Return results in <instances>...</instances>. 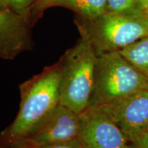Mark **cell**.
Wrapping results in <instances>:
<instances>
[{
    "instance_id": "6da1fadb",
    "label": "cell",
    "mask_w": 148,
    "mask_h": 148,
    "mask_svg": "<svg viewBox=\"0 0 148 148\" xmlns=\"http://www.w3.org/2000/svg\"><path fill=\"white\" fill-rule=\"evenodd\" d=\"M60 63L47 66L19 86L21 103L15 119L1 134L3 141L18 145L40 128L60 104Z\"/></svg>"
},
{
    "instance_id": "7a4b0ae2",
    "label": "cell",
    "mask_w": 148,
    "mask_h": 148,
    "mask_svg": "<svg viewBox=\"0 0 148 148\" xmlns=\"http://www.w3.org/2000/svg\"><path fill=\"white\" fill-rule=\"evenodd\" d=\"M81 38L96 54L119 51L148 36V12L138 8L125 12L107 11L93 19H75Z\"/></svg>"
},
{
    "instance_id": "3957f363",
    "label": "cell",
    "mask_w": 148,
    "mask_h": 148,
    "mask_svg": "<svg viewBox=\"0 0 148 148\" xmlns=\"http://www.w3.org/2000/svg\"><path fill=\"white\" fill-rule=\"evenodd\" d=\"M143 90H148V77L119 51L97 55L88 106L109 104Z\"/></svg>"
},
{
    "instance_id": "277c9868",
    "label": "cell",
    "mask_w": 148,
    "mask_h": 148,
    "mask_svg": "<svg viewBox=\"0 0 148 148\" xmlns=\"http://www.w3.org/2000/svg\"><path fill=\"white\" fill-rule=\"evenodd\" d=\"M97 55L81 38L60 59V103L80 114L88 106L93 90Z\"/></svg>"
},
{
    "instance_id": "5b68a950",
    "label": "cell",
    "mask_w": 148,
    "mask_h": 148,
    "mask_svg": "<svg viewBox=\"0 0 148 148\" xmlns=\"http://www.w3.org/2000/svg\"><path fill=\"white\" fill-rule=\"evenodd\" d=\"M78 138L84 148H127L128 140L114 120L99 106L79 114Z\"/></svg>"
},
{
    "instance_id": "8992f818",
    "label": "cell",
    "mask_w": 148,
    "mask_h": 148,
    "mask_svg": "<svg viewBox=\"0 0 148 148\" xmlns=\"http://www.w3.org/2000/svg\"><path fill=\"white\" fill-rule=\"evenodd\" d=\"M99 106L114 120L129 143L137 139L148 127V90Z\"/></svg>"
},
{
    "instance_id": "52a82bcc",
    "label": "cell",
    "mask_w": 148,
    "mask_h": 148,
    "mask_svg": "<svg viewBox=\"0 0 148 148\" xmlns=\"http://www.w3.org/2000/svg\"><path fill=\"white\" fill-rule=\"evenodd\" d=\"M79 132V114L60 103L40 128L18 145L38 148L75 139Z\"/></svg>"
},
{
    "instance_id": "ba28073f",
    "label": "cell",
    "mask_w": 148,
    "mask_h": 148,
    "mask_svg": "<svg viewBox=\"0 0 148 148\" xmlns=\"http://www.w3.org/2000/svg\"><path fill=\"white\" fill-rule=\"evenodd\" d=\"M29 18L8 8L0 10V58L12 60L30 50L32 40Z\"/></svg>"
},
{
    "instance_id": "9c48e42d",
    "label": "cell",
    "mask_w": 148,
    "mask_h": 148,
    "mask_svg": "<svg viewBox=\"0 0 148 148\" xmlns=\"http://www.w3.org/2000/svg\"><path fill=\"white\" fill-rule=\"evenodd\" d=\"M52 6H62L73 10L80 17L93 19L108 11L107 0H57Z\"/></svg>"
},
{
    "instance_id": "30bf717a",
    "label": "cell",
    "mask_w": 148,
    "mask_h": 148,
    "mask_svg": "<svg viewBox=\"0 0 148 148\" xmlns=\"http://www.w3.org/2000/svg\"><path fill=\"white\" fill-rule=\"evenodd\" d=\"M118 51L130 63L148 77V36Z\"/></svg>"
},
{
    "instance_id": "8fae6325",
    "label": "cell",
    "mask_w": 148,
    "mask_h": 148,
    "mask_svg": "<svg viewBox=\"0 0 148 148\" xmlns=\"http://www.w3.org/2000/svg\"><path fill=\"white\" fill-rule=\"evenodd\" d=\"M108 11L125 12L140 8L138 0H107Z\"/></svg>"
},
{
    "instance_id": "7c38bea8",
    "label": "cell",
    "mask_w": 148,
    "mask_h": 148,
    "mask_svg": "<svg viewBox=\"0 0 148 148\" xmlns=\"http://www.w3.org/2000/svg\"><path fill=\"white\" fill-rule=\"evenodd\" d=\"M34 0H8L7 8L29 18L28 11ZM30 21V20H29Z\"/></svg>"
},
{
    "instance_id": "4fadbf2b",
    "label": "cell",
    "mask_w": 148,
    "mask_h": 148,
    "mask_svg": "<svg viewBox=\"0 0 148 148\" xmlns=\"http://www.w3.org/2000/svg\"><path fill=\"white\" fill-rule=\"evenodd\" d=\"M38 148H84L78 138L75 139L61 142V143L51 144Z\"/></svg>"
},
{
    "instance_id": "5bb4252c",
    "label": "cell",
    "mask_w": 148,
    "mask_h": 148,
    "mask_svg": "<svg viewBox=\"0 0 148 148\" xmlns=\"http://www.w3.org/2000/svg\"><path fill=\"white\" fill-rule=\"evenodd\" d=\"M57 0H36L32 5V13L35 14L41 13L45 9L52 6Z\"/></svg>"
},
{
    "instance_id": "9a60e30c",
    "label": "cell",
    "mask_w": 148,
    "mask_h": 148,
    "mask_svg": "<svg viewBox=\"0 0 148 148\" xmlns=\"http://www.w3.org/2000/svg\"><path fill=\"white\" fill-rule=\"evenodd\" d=\"M127 148H148V127L137 139L129 143Z\"/></svg>"
},
{
    "instance_id": "2e32d148",
    "label": "cell",
    "mask_w": 148,
    "mask_h": 148,
    "mask_svg": "<svg viewBox=\"0 0 148 148\" xmlns=\"http://www.w3.org/2000/svg\"><path fill=\"white\" fill-rule=\"evenodd\" d=\"M138 3L142 10L148 12V0H138Z\"/></svg>"
},
{
    "instance_id": "e0dca14e",
    "label": "cell",
    "mask_w": 148,
    "mask_h": 148,
    "mask_svg": "<svg viewBox=\"0 0 148 148\" xmlns=\"http://www.w3.org/2000/svg\"><path fill=\"white\" fill-rule=\"evenodd\" d=\"M8 0H0V10L7 8Z\"/></svg>"
},
{
    "instance_id": "ac0fdd59",
    "label": "cell",
    "mask_w": 148,
    "mask_h": 148,
    "mask_svg": "<svg viewBox=\"0 0 148 148\" xmlns=\"http://www.w3.org/2000/svg\"><path fill=\"white\" fill-rule=\"evenodd\" d=\"M16 148H32V147H28V146L24 145H18Z\"/></svg>"
}]
</instances>
